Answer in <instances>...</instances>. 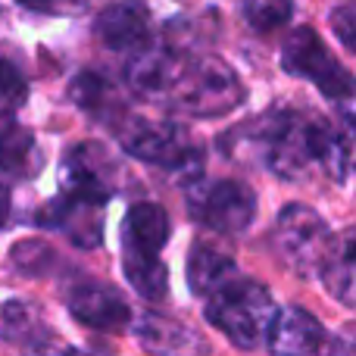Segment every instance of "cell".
I'll list each match as a JSON object with an SVG mask.
<instances>
[{
  "instance_id": "obj_7",
  "label": "cell",
  "mask_w": 356,
  "mask_h": 356,
  "mask_svg": "<svg viewBox=\"0 0 356 356\" xmlns=\"http://www.w3.org/2000/svg\"><path fill=\"white\" fill-rule=\"evenodd\" d=\"M332 241L334 234L328 232L325 219L316 209L303 207V203H288L278 213L272 244H275L278 259L297 275L307 278L313 272H319V263L328 253Z\"/></svg>"
},
{
  "instance_id": "obj_4",
  "label": "cell",
  "mask_w": 356,
  "mask_h": 356,
  "mask_svg": "<svg viewBox=\"0 0 356 356\" xmlns=\"http://www.w3.org/2000/svg\"><path fill=\"white\" fill-rule=\"evenodd\" d=\"M116 135L129 156L175 175L181 184L203 175V150L191 141L188 129L172 119L131 116L119 125Z\"/></svg>"
},
{
  "instance_id": "obj_13",
  "label": "cell",
  "mask_w": 356,
  "mask_h": 356,
  "mask_svg": "<svg viewBox=\"0 0 356 356\" xmlns=\"http://www.w3.org/2000/svg\"><path fill=\"white\" fill-rule=\"evenodd\" d=\"M0 338L22 350H54L56 347L47 319L31 300H6L0 307Z\"/></svg>"
},
{
  "instance_id": "obj_15",
  "label": "cell",
  "mask_w": 356,
  "mask_h": 356,
  "mask_svg": "<svg viewBox=\"0 0 356 356\" xmlns=\"http://www.w3.org/2000/svg\"><path fill=\"white\" fill-rule=\"evenodd\" d=\"M69 97L81 113L94 116L97 122H116L125 113V104L119 97V91L113 88L110 79H104L100 72H79L69 85Z\"/></svg>"
},
{
  "instance_id": "obj_2",
  "label": "cell",
  "mask_w": 356,
  "mask_h": 356,
  "mask_svg": "<svg viewBox=\"0 0 356 356\" xmlns=\"http://www.w3.org/2000/svg\"><path fill=\"white\" fill-rule=\"evenodd\" d=\"M203 300H207V307H203L207 322L216 332L225 334L234 347L257 350L266 344L272 316H275V303L259 282L232 272L222 284H216L209 294H203Z\"/></svg>"
},
{
  "instance_id": "obj_3",
  "label": "cell",
  "mask_w": 356,
  "mask_h": 356,
  "mask_svg": "<svg viewBox=\"0 0 356 356\" xmlns=\"http://www.w3.org/2000/svg\"><path fill=\"white\" fill-rule=\"evenodd\" d=\"M241 100H244V85L228 63H222L219 56L188 54L169 85L163 106L191 119H216L232 113Z\"/></svg>"
},
{
  "instance_id": "obj_14",
  "label": "cell",
  "mask_w": 356,
  "mask_h": 356,
  "mask_svg": "<svg viewBox=\"0 0 356 356\" xmlns=\"http://www.w3.org/2000/svg\"><path fill=\"white\" fill-rule=\"evenodd\" d=\"M172 222L160 203H135L122 222V250L160 253L169 241Z\"/></svg>"
},
{
  "instance_id": "obj_16",
  "label": "cell",
  "mask_w": 356,
  "mask_h": 356,
  "mask_svg": "<svg viewBox=\"0 0 356 356\" xmlns=\"http://www.w3.org/2000/svg\"><path fill=\"white\" fill-rule=\"evenodd\" d=\"M356 238L353 232H344L338 241H332L328 253L322 257L319 272H322V282H325L328 294L334 297L338 303L344 307H353L356 303Z\"/></svg>"
},
{
  "instance_id": "obj_19",
  "label": "cell",
  "mask_w": 356,
  "mask_h": 356,
  "mask_svg": "<svg viewBox=\"0 0 356 356\" xmlns=\"http://www.w3.org/2000/svg\"><path fill=\"white\" fill-rule=\"evenodd\" d=\"M122 269H125V278L131 282V288H135L144 300H150V303L166 300V294H169V272H166V263L160 259V253L125 250Z\"/></svg>"
},
{
  "instance_id": "obj_25",
  "label": "cell",
  "mask_w": 356,
  "mask_h": 356,
  "mask_svg": "<svg viewBox=\"0 0 356 356\" xmlns=\"http://www.w3.org/2000/svg\"><path fill=\"white\" fill-rule=\"evenodd\" d=\"M332 29L338 31L341 44H344L347 50H353V31H356V10L353 6H338V10L332 13Z\"/></svg>"
},
{
  "instance_id": "obj_17",
  "label": "cell",
  "mask_w": 356,
  "mask_h": 356,
  "mask_svg": "<svg viewBox=\"0 0 356 356\" xmlns=\"http://www.w3.org/2000/svg\"><path fill=\"white\" fill-rule=\"evenodd\" d=\"M44 160L35 135L19 122H0V172L10 178H35Z\"/></svg>"
},
{
  "instance_id": "obj_23",
  "label": "cell",
  "mask_w": 356,
  "mask_h": 356,
  "mask_svg": "<svg viewBox=\"0 0 356 356\" xmlns=\"http://www.w3.org/2000/svg\"><path fill=\"white\" fill-rule=\"evenodd\" d=\"M13 263H16V269L29 272V275H41L44 266L54 263V250L41 241H19L13 247Z\"/></svg>"
},
{
  "instance_id": "obj_24",
  "label": "cell",
  "mask_w": 356,
  "mask_h": 356,
  "mask_svg": "<svg viewBox=\"0 0 356 356\" xmlns=\"http://www.w3.org/2000/svg\"><path fill=\"white\" fill-rule=\"evenodd\" d=\"M25 10L44 13V16H75V13H85L91 6V0H16Z\"/></svg>"
},
{
  "instance_id": "obj_1",
  "label": "cell",
  "mask_w": 356,
  "mask_h": 356,
  "mask_svg": "<svg viewBox=\"0 0 356 356\" xmlns=\"http://www.w3.org/2000/svg\"><path fill=\"white\" fill-rule=\"evenodd\" d=\"M250 125L257 131H247V125L234 131L250 138L253 147L259 144L269 172L278 175L282 181H307L316 169H322L338 184L350 178L353 122H344L338 129L334 122L300 116L294 110H272L266 116L253 119Z\"/></svg>"
},
{
  "instance_id": "obj_26",
  "label": "cell",
  "mask_w": 356,
  "mask_h": 356,
  "mask_svg": "<svg viewBox=\"0 0 356 356\" xmlns=\"http://www.w3.org/2000/svg\"><path fill=\"white\" fill-rule=\"evenodd\" d=\"M10 219V188L0 181V225Z\"/></svg>"
},
{
  "instance_id": "obj_8",
  "label": "cell",
  "mask_w": 356,
  "mask_h": 356,
  "mask_svg": "<svg viewBox=\"0 0 356 356\" xmlns=\"http://www.w3.org/2000/svg\"><path fill=\"white\" fill-rule=\"evenodd\" d=\"M63 191L106 207L119 191V163L97 141L75 144L63 160Z\"/></svg>"
},
{
  "instance_id": "obj_21",
  "label": "cell",
  "mask_w": 356,
  "mask_h": 356,
  "mask_svg": "<svg viewBox=\"0 0 356 356\" xmlns=\"http://www.w3.org/2000/svg\"><path fill=\"white\" fill-rule=\"evenodd\" d=\"M241 16L259 35L278 31L294 16V0H241Z\"/></svg>"
},
{
  "instance_id": "obj_20",
  "label": "cell",
  "mask_w": 356,
  "mask_h": 356,
  "mask_svg": "<svg viewBox=\"0 0 356 356\" xmlns=\"http://www.w3.org/2000/svg\"><path fill=\"white\" fill-rule=\"evenodd\" d=\"M138 341H141L147 350H160V353H178V350H200L194 338H191L188 328H181L172 319H163V316H144L135 328Z\"/></svg>"
},
{
  "instance_id": "obj_10",
  "label": "cell",
  "mask_w": 356,
  "mask_h": 356,
  "mask_svg": "<svg viewBox=\"0 0 356 356\" xmlns=\"http://www.w3.org/2000/svg\"><path fill=\"white\" fill-rule=\"evenodd\" d=\"M69 313L94 332H125L131 325V307L119 291L97 282H81L69 294Z\"/></svg>"
},
{
  "instance_id": "obj_6",
  "label": "cell",
  "mask_w": 356,
  "mask_h": 356,
  "mask_svg": "<svg viewBox=\"0 0 356 356\" xmlns=\"http://www.w3.org/2000/svg\"><path fill=\"white\" fill-rule=\"evenodd\" d=\"M282 66L291 75L313 81L332 104H353V75L328 54L322 38L309 25L294 29L282 41Z\"/></svg>"
},
{
  "instance_id": "obj_5",
  "label": "cell",
  "mask_w": 356,
  "mask_h": 356,
  "mask_svg": "<svg viewBox=\"0 0 356 356\" xmlns=\"http://www.w3.org/2000/svg\"><path fill=\"white\" fill-rule=\"evenodd\" d=\"M184 200H188V216L203 225L207 232L238 238L257 219V194L244 181L232 178H203L184 184Z\"/></svg>"
},
{
  "instance_id": "obj_22",
  "label": "cell",
  "mask_w": 356,
  "mask_h": 356,
  "mask_svg": "<svg viewBox=\"0 0 356 356\" xmlns=\"http://www.w3.org/2000/svg\"><path fill=\"white\" fill-rule=\"evenodd\" d=\"M25 100H29V79H25V72L16 63L6 60V56H0V119L22 110Z\"/></svg>"
},
{
  "instance_id": "obj_12",
  "label": "cell",
  "mask_w": 356,
  "mask_h": 356,
  "mask_svg": "<svg viewBox=\"0 0 356 356\" xmlns=\"http://www.w3.org/2000/svg\"><path fill=\"white\" fill-rule=\"evenodd\" d=\"M266 344L272 353H316L325 344V332L313 313L300 307H284L282 313L275 309L272 316Z\"/></svg>"
},
{
  "instance_id": "obj_11",
  "label": "cell",
  "mask_w": 356,
  "mask_h": 356,
  "mask_svg": "<svg viewBox=\"0 0 356 356\" xmlns=\"http://www.w3.org/2000/svg\"><path fill=\"white\" fill-rule=\"evenodd\" d=\"M94 31H97L100 44H106L110 50L131 54L135 47L154 38V16L144 0H116L100 10Z\"/></svg>"
},
{
  "instance_id": "obj_18",
  "label": "cell",
  "mask_w": 356,
  "mask_h": 356,
  "mask_svg": "<svg viewBox=\"0 0 356 356\" xmlns=\"http://www.w3.org/2000/svg\"><path fill=\"white\" fill-rule=\"evenodd\" d=\"M234 272V259L232 253H225L222 247L207 244V241H197L191 247L188 257V284L197 297L209 294L216 284H222L228 275Z\"/></svg>"
},
{
  "instance_id": "obj_9",
  "label": "cell",
  "mask_w": 356,
  "mask_h": 356,
  "mask_svg": "<svg viewBox=\"0 0 356 356\" xmlns=\"http://www.w3.org/2000/svg\"><path fill=\"white\" fill-rule=\"evenodd\" d=\"M41 225L56 228L63 232L75 247H97L104 241V203H94L85 200V197H75V194H60L44 207L41 213Z\"/></svg>"
}]
</instances>
